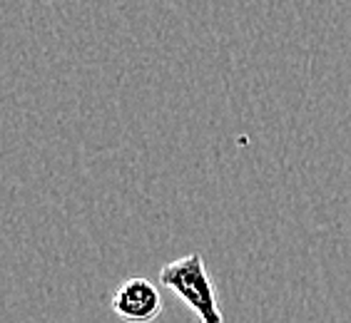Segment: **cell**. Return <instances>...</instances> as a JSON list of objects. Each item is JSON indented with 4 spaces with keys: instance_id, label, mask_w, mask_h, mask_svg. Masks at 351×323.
Here are the masks:
<instances>
[{
    "instance_id": "obj_1",
    "label": "cell",
    "mask_w": 351,
    "mask_h": 323,
    "mask_svg": "<svg viewBox=\"0 0 351 323\" xmlns=\"http://www.w3.org/2000/svg\"><path fill=\"white\" fill-rule=\"evenodd\" d=\"M160 283L167 286L177 298H182L199 323H224L217 289L199 254H187L165 263L160 269Z\"/></svg>"
},
{
    "instance_id": "obj_2",
    "label": "cell",
    "mask_w": 351,
    "mask_h": 323,
    "mask_svg": "<svg viewBox=\"0 0 351 323\" xmlns=\"http://www.w3.org/2000/svg\"><path fill=\"white\" fill-rule=\"evenodd\" d=\"M112 313L128 323H152L162 313V296L152 281L142 276L128 279L112 294Z\"/></svg>"
}]
</instances>
